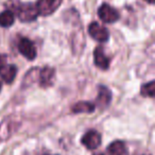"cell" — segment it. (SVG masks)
Masks as SVG:
<instances>
[{
  "mask_svg": "<svg viewBox=\"0 0 155 155\" xmlns=\"http://www.w3.org/2000/svg\"><path fill=\"white\" fill-rule=\"evenodd\" d=\"M37 16H38L37 9L32 3H24L18 9V17L24 22L33 21L36 19Z\"/></svg>",
  "mask_w": 155,
  "mask_h": 155,
  "instance_id": "obj_1",
  "label": "cell"
},
{
  "mask_svg": "<svg viewBox=\"0 0 155 155\" xmlns=\"http://www.w3.org/2000/svg\"><path fill=\"white\" fill-rule=\"evenodd\" d=\"M61 2L62 0H38L36 3L37 12L43 16H49L56 11Z\"/></svg>",
  "mask_w": 155,
  "mask_h": 155,
  "instance_id": "obj_2",
  "label": "cell"
},
{
  "mask_svg": "<svg viewBox=\"0 0 155 155\" xmlns=\"http://www.w3.org/2000/svg\"><path fill=\"white\" fill-rule=\"evenodd\" d=\"M98 15H99L100 19L103 22H106V24H112V22H115L119 19V13L112 8L110 5H102L101 7L98 10Z\"/></svg>",
  "mask_w": 155,
  "mask_h": 155,
  "instance_id": "obj_3",
  "label": "cell"
},
{
  "mask_svg": "<svg viewBox=\"0 0 155 155\" xmlns=\"http://www.w3.org/2000/svg\"><path fill=\"white\" fill-rule=\"evenodd\" d=\"M88 33L94 39L100 43H104L110 37V33H108L107 29L102 27L98 22H91L88 27Z\"/></svg>",
  "mask_w": 155,
  "mask_h": 155,
  "instance_id": "obj_4",
  "label": "cell"
},
{
  "mask_svg": "<svg viewBox=\"0 0 155 155\" xmlns=\"http://www.w3.org/2000/svg\"><path fill=\"white\" fill-rule=\"evenodd\" d=\"M18 51L30 61H33L36 58V48L34 44L28 38H20L18 41Z\"/></svg>",
  "mask_w": 155,
  "mask_h": 155,
  "instance_id": "obj_5",
  "label": "cell"
},
{
  "mask_svg": "<svg viewBox=\"0 0 155 155\" xmlns=\"http://www.w3.org/2000/svg\"><path fill=\"white\" fill-rule=\"evenodd\" d=\"M82 143L89 150H95L101 144V135L97 131H88L82 137Z\"/></svg>",
  "mask_w": 155,
  "mask_h": 155,
  "instance_id": "obj_6",
  "label": "cell"
},
{
  "mask_svg": "<svg viewBox=\"0 0 155 155\" xmlns=\"http://www.w3.org/2000/svg\"><path fill=\"white\" fill-rule=\"evenodd\" d=\"M39 85L41 87H49L53 84L55 71L51 67H44L39 70Z\"/></svg>",
  "mask_w": 155,
  "mask_h": 155,
  "instance_id": "obj_7",
  "label": "cell"
},
{
  "mask_svg": "<svg viewBox=\"0 0 155 155\" xmlns=\"http://www.w3.org/2000/svg\"><path fill=\"white\" fill-rule=\"evenodd\" d=\"M94 62H95L96 66L99 67L100 69H103V70L107 69L110 66V58L105 55L101 47L96 48L94 51Z\"/></svg>",
  "mask_w": 155,
  "mask_h": 155,
  "instance_id": "obj_8",
  "label": "cell"
},
{
  "mask_svg": "<svg viewBox=\"0 0 155 155\" xmlns=\"http://www.w3.org/2000/svg\"><path fill=\"white\" fill-rule=\"evenodd\" d=\"M17 74V67L15 65H5L1 70H0V75L2 80L5 83H12Z\"/></svg>",
  "mask_w": 155,
  "mask_h": 155,
  "instance_id": "obj_9",
  "label": "cell"
},
{
  "mask_svg": "<svg viewBox=\"0 0 155 155\" xmlns=\"http://www.w3.org/2000/svg\"><path fill=\"white\" fill-rule=\"evenodd\" d=\"M110 100H112V93L110 91V89L107 87L100 86L97 98V105L100 107H106L110 103Z\"/></svg>",
  "mask_w": 155,
  "mask_h": 155,
  "instance_id": "obj_10",
  "label": "cell"
},
{
  "mask_svg": "<svg viewBox=\"0 0 155 155\" xmlns=\"http://www.w3.org/2000/svg\"><path fill=\"white\" fill-rule=\"evenodd\" d=\"M96 106L94 105L93 103L91 102H87V101H81V102H78L75 103L74 105L72 106V112L75 113V114H80V113H93L95 110Z\"/></svg>",
  "mask_w": 155,
  "mask_h": 155,
  "instance_id": "obj_11",
  "label": "cell"
},
{
  "mask_svg": "<svg viewBox=\"0 0 155 155\" xmlns=\"http://www.w3.org/2000/svg\"><path fill=\"white\" fill-rule=\"evenodd\" d=\"M107 152L108 155H125L127 148H125L124 142L120 141V140H116L108 146Z\"/></svg>",
  "mask_w": 155,
  "mask_h": 155,
  "instance_id": "obj_12",
  "label": "cell"
},
{
  "mask_svg": "<svg viewBox=\"0 0 155 155\" xmlns=\"http://www.w3.org/2000/svg\"><path fill=\"white\" fill-rule=\"evenodd\" d=\"M14 20H15V17L11 11H5L0 13V26L3 28L11 27L14 24Z\"/></svg>",
  "mask_w": 155,
  "mask_h": 155,
  "instance_id": "obj_13",
  "label": "cell"
},
{
  "mask_svg": "<svg viewBox=\"0 0 155 155\" xmlns=\"http://www.w3.org/2000/svg\"><path fill=\"white\" fill-rule=\"evenodd\" d=\"M155 93V81H150L147 84L142 85L141 87V95H143L144 97L153 98Z\"/></svg>",
  "mask_w": 155,
  "mask_h": 155,
  "instance_id": "obj_14",
  "label": "cell"
},
{
  "mask_svg": "<svg viewBox=\"0 0 155 155\" xmlns=\"http://www.w3.org/2000/svg\"><path fill=\"white\" fill-rule=\"evenodd\" d=\"M5 66V56L0 54V70Z\"/></svg>",
  "mask_w": 155,
  "mask_h": 155,
  "instance_id": "obj_15",
  "label": "cell"
},
{
  "mask_svg": "<svg viewBox=\"0 0 155 155\" xmlns=\"http://www.w3.org/2000/svg\"><path fill=\"white\" fill-rule=\"evenodd\" d=\"M146 1L149 3H154V0H146Z\"/></svg>",
  "mask_w": 155,
  "mask_h": 155,
  "instance_id": "obj_16",
  "label": "cell"
},
{
  "mask_svg": "<svg viewBox=\"0 0 155 155\" xmlns=\"http://www.w3.org/2000/svg\"><path fill=\"white\" fill-rule=\"evenodd\" d=\"M1 87H2V83H1V81H0V91H1Z\"/></svg>",
  "mask_w": 155,
  "mask_h": 155,
  "instance_id": "obj_17",
  "label": "cell"
},
{
  "mask_svg": "<svg viewBox=\"0 0 155 155\" xmlns=\"http://www.w3.org/2000/svg\"><path fill=\"white\" fill-rule=\"evenodd\" d=\"M95 155H104V154H102V153H99V154H95Z\"/></svg>",
  "mask_w": 155,
  "mask_h": 155,
  "instance_id": "obj_18",
  "label": "cell"
},
{
  "mask_svg": "<svg viewBox=\"0 0 155 155\" xmlns=\"http://www.w3.org/2000/svg\"><path fill=\"white\" fill-rule=\"evenodd\" d=\"M143 155H150V154H143Z\"/></svg>",
  "mask_w": 155,
  "mask_h": 155,
  "instance_id": "obj_19",
  "label": "cell"
}]
</instances>
